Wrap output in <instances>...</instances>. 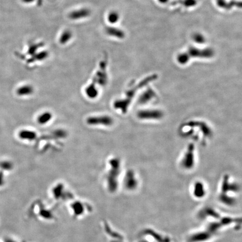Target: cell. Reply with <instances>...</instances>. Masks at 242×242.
<instances>
[{
	"label": "cell",
	"instance_id": "cell-11",
	"mask_svg": "<svg viewBox=\"0 0 242 242\" xmlns=\"http://www.w3.org/2000/svg\"><path fill=\"white\" fill-rule=\"evenodd\" d=\"M5 184V179H4V176L2 171H0V187H2Z\"/></svg>",
	"mask_w": 242,
	"mask_h": 242
},
{
	"label": "cell",
	"instance_id": "cell-6",
	"mask_svg": "<svg viewBox=\"0 0 242 242\" xmlns=\"http://www.w3.org/2000/svg\"><path fill=\"white\" fill-rule=\"evenodd\" d=\"M124 185L128 189L135 187L138 185V180L135 174L132 170H130L126 174L124 179Z\"/></svg>",
	"mask_w": 242,
	"mask_h": 242
},
{
	"label": "cell",
	"instance_id": "cell-7",
	"mask_svg": "<svg viewBox=\"0 0 242 242\" xmlns=\"http://www.w3.org/2000/svg\"><path fill=\"white\" fill-rule=\"evenodd\" d=\"M193 192L195 193V196L197 197L198 198H200V197L203 196L205 194V190L203 186V184L200 182H196L195 183L193 187Z\"/></svg>",
	"mask_w": 242,
	"mask_h": 242
},
{
	"label": "cell",
	"instance_id": "cell-1",
	"mask_svg": "<svg viewBox=\"0 0 242 242\" xmlns=\"http://www.w3.org/2000/svg\"><path fill=\"white\" fill-rule=\"evenodd\" d=\"M178 133L183 138H190L202 144H206L213 136V131L209 125L198 120H190L183 123L179 127Z\"/></svg>",
	"mask_w": 242,
	"mask_h": 242
},
{
	"label": "cell",
	"instance_id": "cell-8",
	"mask_svg": "<svg viewBox=\"0 0 242 242\" xmlns=\"http://www.w3.org/2000/svg\"><path fill=\"white\" fill-rule=\"evenodd\" d=\"M31 90V87L29 86H23L18 90V94L20 95H24L29 94Z\"/></svg>",
	"mask_w": 242,
	"mask_h": 242
},
{
	"label": "cell",
	"instance_id": "cell-9",
	"mask_svg": "<svg viewBox=\"0 0 242 242\" xmlns=\"http://www.w3.org/2000/svg\"><path fill=\"white\" fill-rule=\"evenodd\" d=\"M50 118H51L50 114L49 115L48 114H46H46H44L42 115L41 116H40V117L38 118V122L41 124L46 123V122H48V121L49 119H50Z\"/></svg>",
	"mask_w": 242,
	"mask_h": 242
},
{
	"label": "cell",
	"instance_id": "cell-3",
	"mask_svg": "<svg viewBox=\"0 0 242 242\" xmlns=\"http://www.w3.org/2000/svg\"><path fill=\"white\" fill-rule=\"evenodd\" d=\"M195 146L193 143L188 145L181 159L180 165L185 169H190L195 164Z\"/></svg>",
	"mask_w": 242,
	"mask_h": 242
},
{
	"label": "cell",
	"instance_id": "cell-2",
	"mask_svg": "<svg viewBox=\"0 0 242 242\" xmlns=\"http://www.w3.org/2000/svg\"><path fill=\"white\" fill-rule=\"evenodd\" d=\"M156 79L157 76L152 75L141 80L138 84L131 85L130 88L125 92L124 98L116 101L114 103L115 108L121 110L123 113H126L132 100L135 98L139 91L143 89L146 86L149 85L150 83Z\"/></svg>",
	"mask_w": 242,
	"mask_h": 242
},
{
	"label": "cell",
	"instance_id": "cell-4",
	"mask_svg": "<svg viewBox=\"0 0 242 242\" xmlns=\"http://www.w3.org/2000/svg\"><path fill=\"white\" fill-rule=\"evenodd\" d=\"M163 111L158 109H143L138 111L136 116L141 121H158L164 117Z\"/></svg>",
	"mask_w": 242,
	"mask_h": 242
},
{
	"label": "cell",
	"instance_id": "cell-10",
	"mask_svg": "<svg viewBox=\"0 0 242 242\" xmlns=\"http://www.w3.org/2000/svg\"><path fill=\"white\" fill-rule=\"evenodd\" d=\"M0 168L4 170H10L13 168V165L10 162H4L0 163Z\"/></svg>",
	"mask_w": 242,
	"mask_h": 242
},
{
	"label": "cell",
	"instance_id": "cell-12",
	"mask_svg": "<svg viewBox=\"0 0 242 242\" xmlns=\"http://www.w3.org/2000/svg\"><path fill=\"white\" fill-rule=\"evenodd\" d=\"M4 242H15L14 240L13 239H10V238H9V239H6V240H5V241Z\"/></svg>",
	"mask_w": 242,
	"mask_h": 242
},
{
	"label": "cell",
	"instance_id": "cell-5",
	"mask_svg": "<svg viewBox=\"0 0 242 242\" xmlns=\"http://www.w3.org/2000/svg\"><path fill=\"white\" fill-rule=\"evenodd\" d=\"M157 93L151 87L150 85H148L144 87V90L140 94L138 99V103L139 104L142 105L149 104L157 100Z\"/></svg>",
	"mask_w": 242,
	"mask_h": 242
}]
</instances>
